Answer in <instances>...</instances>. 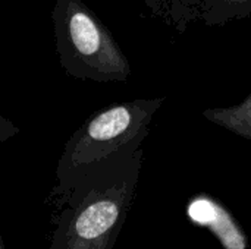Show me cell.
<instances>
[{"label": "cell", "instance_id": "3957f363", "mask_svg": "<svg viewBox=\"0 0 251 249\" xmlns=\"http://www.w3.org/2000/svg\"><path fill=\"white\" fill-rule=\"evenodd\" d=\"M51 22L59 63L82 81L126 82L131 66L110 29L82 0H56Z\"/></svg>", "mask_w": 251, "mask_h": 249}, {"label": "cell", "instance_id": "6da1fadb", "mask_svg": "<svg viewBox=\"0 0 251 249\" xmlns=\"http://www.w3.org/2000/svg\"><path fill=\"white\" fill-rule=\"evenodd\" d=\"M144 150L122 154L49 194L53 232L47 249H113L137 195Z\"/></svg>", "mask_w": 251, "mask_h": 249}, {"label": "cell", "instance_id": "5b68a950", "mask_svg": "<svg viewBox=\"0 0 251 249\" xmlns=\"http://www.w3.org/2000/svg\"><path fill=\"white\" fill-rule=\"evenodd\" d=\"M203 116L209 122L251 141V92L238 106L207 109Z\"/></svg>", "mask_w": 251, "mask_h": 249}, {"label": "cell", "instance_id": "8992f818", "mask_svg": "<svg viewBox=\"0 0 251 249\" xmlns=\"http://www.w3.org/2000/svg\"><path fill=\"white\" fill-rule=\"evenodd\" d=\"M251 15V0H203L201 18L207 25H222Z\"/></svg>", "mask_w": 251, "mask_h": 249}, {"label": "cell", "instance_id": "52a82bcc", "mask_svg": "<svg viewBox=\"0 0 251 249\" xmlns=\"http://www.w3.org/2000/svg\"><path fill=\"white\" fill-rule=\"evenodd\" d=\"M18 134H19V128L16 125H13L9 119L0 116V144L9 141L10 138H13Z\"/></svg>", "mask_w": 251, "mask_h": 249}, {"label": "cell", "instance_id": "7a4b0ae2", "mask_svg": "<svg viewBox=\"0 0 251 249\" xmlns=\"http://www.w3.org/2000/svg\"><path fill=\"white\" fill-rule=\"evenodd\" d=\"M165 98H138L112 104L88 120L68 139L57 161L50 194H62L82 176L126 153L143 148L150 123Z\"/></svg>", "mask_w": 251, "mask_h": 249}, {"label": "cell", "instance_id": "277c9868", "mask_svg": "<svg viewBox=\"0 0 251 249\" xmlns=\"http://www.w3.org/2000/svg\"><path fill=\"white\" fill-rule=\"evenodd\" d=\"M188 219L200 227L209 229L219 241L224 249H247V236L234 219L229 210H226L219 200L209 195H197L190 200L187 205Z\"/></svg>", "mask_w": 251, "mask_h": 249}, {"label": "cell", "instance_id": "ba28073f", "mask_svg": "<svg viewBox=\"0 0 251 249\" xmlns=\"http://www.w3.org/2000/svg\"><path fill=\"white\" fill-rule=\"evenodd\" d=\"M0 249H4V247H3V242H1V238H0Z\"/></svg>", "mask_w": 251, "mask_h": 249}]
</instances>
